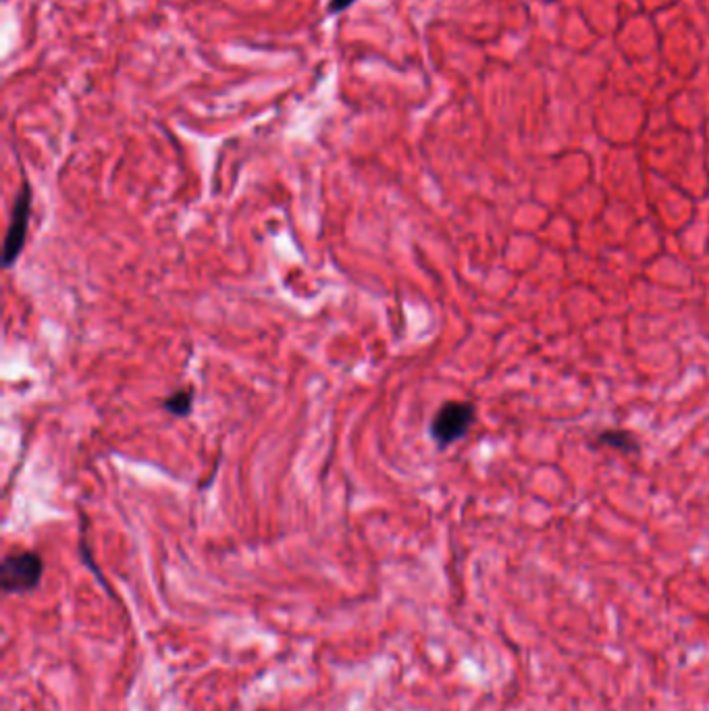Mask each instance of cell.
I'll return each instance as SVG.
<instances>
[{
    "mask_svg": "<svg viewBox=\"0 0 709 711\" xmlns=\"http://www.w3.org/2000/svg\"><path fill=\"white\" fill-rule=\"evenodd\" d=\"M44 576V560L38 551H11L0 562V589L7 595H25L40 587Z\"/></svg>",
    "mask_w": 709,
    "mask_h": 711,
    "instance_id": "cell-1",
    "label": "cell"
},
{
    "mask_svg": "<svg viewBox=\"0 0 709 711\" xmlns=\"http://www.w3.org/2000/svg\"><path fill=\"white\" fill-rule=\"evenodd\" d=\"M477 408L470 402H445L431 420V437L437 447H450L460 441L475 423Z\"/></svg>",
    "mask_w": 709,
    "mask_h": 711,
    "instance_id": "cell-2",
    "label": "cell"
},
{
    "mask_svg": "<svg viewBox=\"0 0 709 711\" xmlns=\"http://www.w3.org/2000/svg\"><path fill=\"white\" fill-rule=\"evenodd\" d=\"M30 217H32V188L30 181L23 177L21 190L15 196V204L11 210V219L5 235V246H3V267L11 269L19 256L23 254L25 242H28V229H30Z\"/></svg>",
    "mask_w": 709,
    "mask_h": 711,
    "instance_id": "cell-3",
    "label": "cell"
},
{
    "mask_svg": "<svg viewBox=\"0 0 709 711\" xmlns=\"http://www.w3.org/2000/svg\"><path fill=\"white\" fill-rule=\"evenodd\" d=\"M595 445L599 447H612V450H620V452H637L639 450V441L637 437L626 431V429H606L601 431L595 441Z\"/></svg>",
    "mask_w": 709,
    "mask_h": 711,
    "instance_id": "cell-4",
    "label": "cell"
},
{
    "mask_svg": "<svg viewBox=\"0 0 709 711\" xmlns=\"http://www.w3.org/2000/svg\"><path fill=\"white\" fill-rule=\"evenodd\" d=\"M194 400H196V391L194 387H181L177 391H173L169 398L163 400V408L177 418L190 416L194 410Z\"/></svg>",
    "mask_w": 709,
    "mask_h": 711,
    "instance_id": "cell-5",
    "label": "cell"
},
{
    "mask_svg": "<svg viewBox=\"0 0 709 711\" xmlns=\"http://www.w3.org/2000/svg\"><path fill=\"white\" fill-rule=\"evenodd\" d=\"M358 0H329V5H327V15H339V13H344L348 11L352 5H356Z\"/></svg>",
    "mask_w": 709,
    "mask_h": 711,
    "instance_id": "cell-6",
    "label": "cell"
},
{
    "mask_svg": "<svg viewBox=\"0 0 709 711\" xmlns=\"http://www.w3.org/2000/svg\"><path fill=\"white\" fill-rule=\"evenodd\" d=\"M545 3H554V0H545Z\"/></svg>",
    "mask_w": 709,
    "mask_h": 711,
    "instance_id": "cell-7",
    "label": "cell"
},
{
    "mask_svg": "<svg viewBox=\"0 0 709 711\" xmlns=\"http://www.w3.org/2000/svg\"><path fill=\"white\" fill-rule=\"evenodd\" d=\"M258 711H265V709H258Z\"/></svg>",
    "mask_w": 709,
    "mask_h": 711,
    "instance_id": "cell-8",
    "label": "cell"
}]
</instances>
